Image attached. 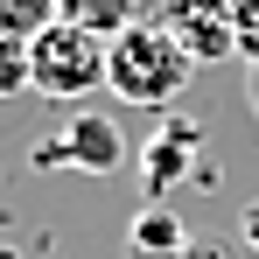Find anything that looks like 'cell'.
Returning a JSON list of instances; mask_svg holds the SVG:
<instances>
[{
    "label": "cell",
    "instance_id": "1",
    "mask_svg": "<svg viewBox=\"0 0 259 259\" xmlns=\"http://www.w3.org/2000/svg\"><path fill=\"white\" fill-rule=\"evenodd\" d=\"M189 49L168 35V21H126L112 42H105V91L119 105H175L189 84Z\"/></svg>",
    "mask_w": 259,
    "mask_h": 259
},
{
    "label": "cell",
    "instance_id": "2",
    "mask_svg": "<svg viewBox=\"0 0 259 259\" xmlns=\"http://www.w3.org/2000/svg\"><path fill=\"white\" fill-rule=\"evenodd\" d=\"M98 84H105V35H91L77 21H63V14L42 21V28H28V91L77 105Z\"/></svg>",
    "mask_w": 259,
    "mask_h": 259
},
{
    "label": "cell",
    "instance_id": "3",
    "mask_svg": "<svg viewBox=\"0 0 259 259\" xmlns=\"http://www.w3.org/2000/svg\"><path fill=\"white\" fill-rule=\"evenodd\" d=\"M28 161L35 168H77V175H112L126 161V133L112 126L105 112H77L70 126H56L49 140L28 147Z\"/></svg>",
    "mask_w": 259,
    "mask_h": 259
},
{
    "label": "cell",
    "instance_id": "4",
    "mask_svg": "<svg viewBox=\"0 0 259 259\" xmlns=\"http://www.w3.org/2000/svg\"><path fill=\"white\" fill-rule=\"evenodd\" d=\"M203 175V126L189 112H168L154 140L140 147V182H147V203H168L175 182H196Z\"/></svg>",
    "mask_w": 259,
    "mask_h": 259
},
{
    "label": "cell",
    "instance_id": "5",
    "mask_svg": "<svg viewBox=\"0 0 259 259\" xmlns=\"http://www.w3.org/2000/svg\"><path fill=\"white\" fill-rule=\"evenodd\" d=\"M168 35L189 49V63H210V56H231L238 49V21H231L224 0H175Z\"/></svg>",
    "mask_w": 259,
    "mask_h": 259
},
{
    "label": "cell",
    "instance_id": "6",
    "mask_svg": "<svg viewBox=\"0 0 259 259\" xmlns=\"http://www.w3.org/2000/svg\"><path fill=\"white\" fill-rule=\"evenodd\" d=\"M189 245V224L168 210V203H140L126 224V259H182Z\"/></svg>",
    "mask_w": 259,
    "mask_h": 259
},
{
    "label": "cell",
    "instance_id": "7",
    "mask_svg": "<svg viewBox=\"0 0 259 259\" xmlns=\"http://www.w3.org/2000/svg\"><path fill=\"white\" fill-rule=\"evenodd\" d=\"M56 14L63 21H77V28H91V35H119L126 21H140V0H56Z\"/></svg>",
    "mask_w": 259,
    "mask_h": 259
},
{
    "label": "cell",
    "instance_id": "8",
    "mask_svg": "<svg viewBox=\"0 0 259 259\" xmlns=\"http://www.w3.org/2000/svg\"><path fill=\"white\" fill-rule=\"evenodd\" d=\"M28 91V35L0 28V98H21Z\"/></svg>",
    "mask_w": 259,
    "mask_h": 259
},
{
    "label": "cell",
    "instance_id": "9",
    "mask_svg": "<svg viewBox=\"0 0 259 259\" xmlns=\"http://www.w3.org/2000/svg\"><path fill=\"white\" fill-rule=\"evenodd\" d=\"M231 21H238V56H252V63H259V0H238Z\"/></svg>",
    "mask_w": 259,
    "mask_h": 259
},
{
    "label": "cell",
    "instance_id": "10",
    "mask_svg": "<svg viewBox=\"0 0 259 259\" xmlns=\"http://www.w3.org/2000/svg\"><path fill=\"white\" fill-rule=\"evenodd\" d=\"M182 259H231V252H224L217 238H196V231H189V245H182Z\"/></svg>",
    "mask_w": 259,
    "mask_h": 259
},
{
    "label": "cell",
    "instance_id": "11",
    "mask_svg": "<svg viewBox=\"0 0 259 259\" xmlns=\"http://www.w3.org/2000/svg\"><path fill=\"white\" fill-rule=\"evenodd\" d=\"M238 238H245V245H252V252H259V196H252V203H245V210H238Z\"/></svg>",
    "mask_w": 259,
    "mask_h": 259
},
{
    "label": "cell",
    "instance_id": "12",
    "mask_svg": "<svg viewBox=\"0 0 259 259\" xmlns=\"http://www.w3.org/2000/svg\"><path fill=\"white\" fill-rule=\"evenodd\" d=\"M252 105H259V63H252Z\"/></svg>",
    "mask_w": 259,
    "mask_h": 259
}]
</instances>
